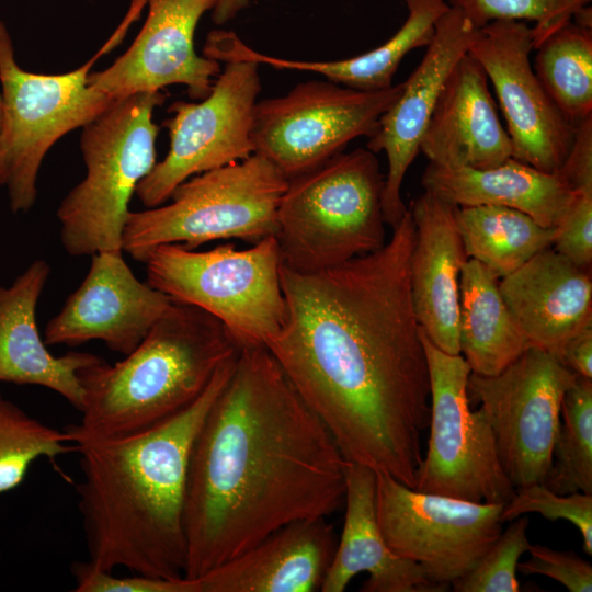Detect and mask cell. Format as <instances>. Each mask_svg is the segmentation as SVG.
<instances>
[{"instance_id": "18", "label": "cell", "mask_w": 592, "mask_h": 592, "mask_svg": "<svg viewBox=\"0 0 592 592\" xmlns=\"http://www.w3.org/2000/svg\"><path fill=\"white\" fill-rule=\"evenodd\" d=\"M477 30L462 12L448 8L436 21L422 60L403 81L401 93L380 116L368 138V150L384 151L387 156L382 207L384 220L391 228L408 210L401 197L402 182L420 152L421 139L444 82L460 57L468 53Z\"/></svg>"}, {"instance_id": "3", "label": "cell", "mask_w": 592, "mask_h": 592, "mask_svg": "<svg viewBox=\"0 0 592 592\" xmlns=\"http://www.w3.org/2000/svg\"><path fill=\"white\" fill-rule=\"evenodd\" d=\"M237 355L217 369L192 405L163 422L124 436L73 443L82 473L78 510L92 566L163 579L184 577L191 452Z\"/></svg>"}, {"instance_id": "42", "label": "cell", "mask_w": 592, "mask_h": 592, "mask_svg": "<svg viewBox=\"0 0 592 592\" xmlns=\"http://www.w3.org/2000/svg\"><path fill=\"white\" fill-rule=\"evenodd\" d=\"M1 555H2V550H1V545H0V558H1Z\"/></svg>"}, {"instance_id": "9", "label": "cell", "mask_w": 592, "mask_h": 592, "mask_svg": "<svg viewBox=\"0 0 592 592\" xmlns=\"http://www.w3.org/2000/svg\"><path fill=\"white\" fill-rule=\"evenodd\" d=\"M144 263L151 287L214 316L240 349L267 346L285 323L282 260L273 235L244 250L230 243L207 251L160 244Z\"/></svg>"}, {"instance_id": "11", "label": "cell", "mask_w": 592, "mask_h": 592, "mask_svg": "<svg viewBox=\"0 0 592 592\" xmlns=\"http://www.w3.org/2000/svg\"><path fill=\"white\" fill-rule=\"evenodd\" d=\"M402 88L403 82L364 91L309 80L285 95L258 101L254 153L271 161L287 180L309 171L342 152L353 139L369 138Z\"/></svg>"}, {"instance_id": "13", "label": "cell", "mask_w": 592, "mask_h": 592, "mask_svg": "<svg viewBox=\"0 0 592 592\" xmlns=\"http://www.w3.org/2000/svg\"><path fill=\"white\" fill-rule=\"evenodd\" d=\"M376 473V471H375ZM376 517L388 547L446 591L502 533L504 504L421 492L376 473Z\"/></svg>"}, {"instance_id": "7", "label": "cell", "mask_w": 592, "mask_h": 592, "mask_svg": "<svg viewBox=\"0 0 592 592\" xmlns=\"http://www.w3.org/2000/svg\"><path fill=\"white\" fill-rule=\"evenodd\" d=\"M167 95L141 92L115 100L82 127L84 179L61 201L57 217L68 254L123 252L129 202L156 162L153 111Z\"/></svg>"}, {"instance_id": "37", "label": "cell", "mask_w": 592, "mask_h": 592, "mask_svg": "<svg viewBox=\"0 0 592 592\" xmlns=\"http://www.w3.org/2000/svg\"><path fill=\"white\" fill-rule=\"evenodd\" d=\"M554 249L578 266L592 263V192H577L568 212L556 227Z\"/></svg>"}, {"instance_id": "25", "label": "cell", "mask_w": 592, "mask_h": 592, "mask_svg": "<svg viewBox=\"0 0 592 592\" xmlns=\"http://www.w3.org/2000/svg\"><path fill=\"white\" fill-rule=\"evenodd\" d=\"M408 16L400 29L380 46L354 57L332 61H305L267 56L244 44L230 31H216L207 46L217 61L251 60L275 69L309 71L338 84L374 91L391 87L394 76L411 50L426 47L435 23L449 8L446 0H405Z\"/></svg>"}, {"instance_id": "27", "label": "cell", "mask_w": 592, "mask_h": 592, "mask_svg": "<svg viewBox=\"0 0 592 592\" xmlns=\"http://www.w3.org/2000/svg\"><path fill=\"white\" fill-rule=\"evenodd\" d=\"M459 346L471 373H500L531 346L500 291L499 278L468 258L459 280Z\"/></svg>"}, {"instance_id": "36", "label": "cell", "mask_w": 592, "mask_h": 592, "mask_svg": "<svg viewBox=\"0 0 592 592\" xmlns=\"http://www.w3.org/2000/svg\"><path fill=\"white\" fill-rule=\"evenodd\" d=\"M530 558L517 563V571L525 574H542L561 583L570 592L592 591V566L572 551L556 550L543 545L531 544Z\"/></svg>"}, {"instance_id": "10", "label": "cell", "mask_w": 592, "mask_h": 592, "mask_svg": "<svg viewBox=\"0 0 592 592\" xmlns=\"http://www.w3.org/2000/svg\"><path fill=\"white\" fill-rule=\"evenodd\" d=\"M431 384L430 436L415 490L454 499L505 504L515 487L500 462L494 436L481 408L467 394L471 373L460 354L435 346L421 329Z\"/></svg>"}, {"instance_id": "33", "label": "cell", "mask_w": 592, "mask_h": 592, "mask_svg": "<svg viewBox=\"0 0 592 592\" xmlns=\"http://www.w3.org/2000/svg\"><path fill=\"white\" fill-rule=\"evenodd\" d=\"M528 519L519 516L499 536L476 566L451 588L456 592H517L516 578L521 556L531 545L527 537Z\"/></svg>"}, {"instance_id": "26", "label": "cell", "mask_w": 592, "mask_h": 592, "mask_svg": "<svg viewBox=\"0 0 592 592\" xmlns=\"http://www.w3.org/2000/svg\"><path fill=\"white\" fill-rule=\"evenodd\" d=\"M421 183L425 192L454 206L513 208L547 228L559 225L577 195L558 172H544L512 157L485 169L430 163Z\"/></svg>"}, {"instance_id": "21", "label": "cell", "mask_w": 592, "mask_h": 592, "mask_svg": "<svg viewBox=\"0 0 592 592\" xmlns=\"http://www.w3.org/2000/svg\"><path fill=\"white\" fill-rule=\"evenodd\" d=\"M500 294L531 345L559 356L592 325L590 269L546 248L499 280Z\"/></svg>"}, {"instance_id": "6", "label": "cell", "mask_w": 592, "mask_h": 592, "mask_svg": "<svg viewBox=\"0 0 592 592\" xmlns=\"http://www.w3.org/2000/svg\"><path fill=\"white\" fill-rule=\"evenodd\" d=\"M145 4L147 0H132L124 20L103 46L79 68L59 75L22 69L7 26L0 21V184L8 189L13 213L27 212L34 205L38 171L54 144L96 118L115 101L91 88L88 77L95 61L123 41Z\"/></svg>"}, {"instance_id": "31", "label": "cell", "mask_w": 592, "mask_h": 592, "mask_svg": "<svg viewBox=\"0 0 592 592\" xmlns=\"http://www.w3.org/2000/svg\"><path fill=\"white\" fill-rule=\"evenodd\" d=\"M75 452L66 429L48 426L7 399L0 390V494L23 483L32 464Z\"/></svg>"}, {"instance_id": "32", "label": "cell", "mask_w": 592, "mask_h": 592, "mask_svg": "<svg viewBox=\"0 0 592 592\" xmlns=\"http://www.w3.org/2000/svg\"><path fill=\"white\" fill-rule=\"evenodd\" d=\"M592 0H446L449 8L467 16L476 27L498 20L531 21L533 49L569 23Z\"/></svg>"}, {"instance_id": "2", "label": "cell", "mask_w": 592, "mask_h": 592, "mask_svg": "<svg viewBox=\"0 0 592 592\" xmlns=\"http://www.w3.org/2000/svg\"><path fill=\"white\" fill-rule=\"evenodd\" d=\"M349 464L269 349H240L191 452L184 577L201 578L286 524L332 514Z\"/></svg>"}, {"instance_id": "1", "label": "cell", "mask_w": 592, "mask_h": 592, "mask_svg": "<svg viewBox=\"0 0 592 592\" xmlns=\"http://www.w3.org/2000/svg\"><path fill=\"white\" fill-rule=\"evenodd\" d=\"M409 212L380 249L333 267L281 265L285 323L267 344L348 462L415 489L431 384L409 275Z\"/></svg>"}, {"instance_id": "22", "label": "cell", "mask_w": 592, "mask_h": 592, "mask_svg": "<svg viewBox=\"0 0 592 592\" xmlns=\"http://www.w3.org/2000/svg\"><path fill=\"white\" fill-rule=\"evenodd\" d=\"M50 273L35 260L8 287L0 285V382L50 389L78 411L84 398L82 372L103 358L86 352L53 355L36 323V307Z\"/></svg>"}, {"instance_id": "28", "label": "cell", "mask_w": 592, "mask_h": 592, "mask_svg": "<svg viewBox=\"0 0 592 592\" xmlns=\"http://www.w3.org/2000/svg\"><path fill=\"white\" fill-rule=\"evenodd\" d=\"M455 219L467 257L499 280L553 246L556 231L523 212L494 205L456 206Z\"/></svg>"}, {"instance_id": "19", "label": "cell", "mask_w": 592, "mask_h": 592, "mask_svg": "<svg viewBox=\"0 0 592 592\" xmlns=\"http://www.w3.org/2000/svg\"><path fill=\"white\" fill-rule=\"evenodd\" d=\"M455 208L425 191L408 208L415 227L409 262L415 317L429 340L452 355L460 354L459 280L468 259Z\"/></svg>"}, {"instance_id": "12", "label": "cell", "mask_w": 592, "mask_h": 592, "mask_svg": "<svg viewBox=\"0 0 592 592\" xmlns=\"http://www.w3.org/2000/svg\"><path fill=\"white\" fill-rule=\"evenodd\" d=\"M576 377L557 355L533 345L496 375L469 374V401L480 403L515 489L545 480L562 398Z\"/></svg>"}, {"instance_id": "41", "label": "cell", "mask_w": 592, "mask_h": 592, "mask_svg": "<svg viewBox=\"0 0 592 592\" xmlns=\"http://www.w3.org/2000/svg\"><path fill=\"white\" fill-rule=\"evenodd\" d=\"M2 123H3V104H2L1 93H0V133L2 129Z\"/></svg>"}, {"instance_id": "35", "label": "cell", "mask_w": 592, "mask_h": 592, "mask_svg": "<svg viewBox=\"0 0 592 592\" xmlns=\"http://www.w3.org/2000/svg\"><path fill=\"white\" fill-rule=\"evenodd\" d=\"M70 572L76 592H202L200 579H163L133 573L117 577L89 561H75Z\"/></svg>"}, {"instance_id": "34", "label": "cell", "mask_w": 592, "mask_h": 592, "mask_svg": "<svg viewBox=\"0 0 592 592\" xmlns=\"http://www.w3.org/2000/svg\"><path fill=\"white\" fill-rule=\"evenodd\" d=\"M527 513H538L550 521L566 520L572 523L582 536L584 551L592 555V494H559L543 482L516 488L513 498L503 505L501 520L504 523Z\"/></svg>"}, {"instance_id": "16", "label": "cell", "mask_w": 592, "mask_h": 592, "mask_svg": "<svg viewBox=\"0 0 592 592\" xmlns=\"http://www.w3.org/2000/svg\"><path fill=\"white\" fill-rule=\"evenodd\" d=\"M214 2L147 0V19L134 42L110 67L90 72L89 86L118 100L183 84L192 100H203L221 68L195 52L194 33Z\"/></svg>"}, {"instance_id": "8", "label": "cell", "mask_w": 592, "mask_h": 592, "mask_svg": "<svg viewBox=\"0 0 592 592\" xmlns=\"http://www.w3.org/2000/svg\"><path fill=\"white\" fill-rule=\"evenodd\" d=\"M286 185L285 175L258 153L193 175L174 189L170 203L129 212L123 251L144 263L160 244L194 250L230 238L255 243L275 235Z\"/></svg>"}, {"instance_id": "38", "label": "cell", "mask_w": 592, "mask_h": 592, "mask_svg": "<svg viewBox=\"0 0 592 592\" xmlns=\"http://www.w3.org/2000/svg\"><path fill=\"white\" fill-rule=\"evenodd\" d=\"M576 192H592V117L574 130L570 149L557 171Z\"/></svg>"}, {"instance_id": "17", "label": "cell", "mask_w": 592, "mask_h": 592, "mask_svg": "<svg viewBox=\"0 0 592 592\" xmlns=\"http://www.w3.org/2000/svg\"><path fill=\"white\" fill-rule=\"evenodd\" d=\"M172 304L134 275L122 252H99L82 283L47 322L44 342L78 346L99 340L127 355Z\"/></svg>"}, {"instance_id": "14", "label": "cell", "mask_w": 592, "mask_h": 592, "mask_svg": "<svg viewBox=\"0 0 592 592\" xmlns=\"http://www.w3.org/2000/svg\"><path fill=\"white\" fill-rule=\"evenodd\" d=\"M225 64L206 98L170 105L172 116L163 123L169 130V151L135 191L146 208L166 203L191 177L254 153L252 125L261 91L260 65L251 60Z\"/></svg>"}, {"instance_id": "15", "label": "cell", "mask_w": 592, "mask_h": 592, "mask_svg": "<svg viewBox=\"0 0 592 592\" xmlns=\"http://www.w3.org/2000/svg\"><path fill=\"white\" fill-rule=\"evenodd\" d=\"M533 36L523 21L478 27L468 53L491 82L512 144V158L544 172L561 167L576 128L546 93L531 64Z\"/></svg>"}, {"instance_id": "40", "label": "cell", "mask_w": 592, "mask_h": 592, "mask_svg": "<svg viewBox=\"0 0 592 592\" xmlns=\"http://www.w3.org/2000/svg\"><path fill=\"white\" fill-rule=\"evenodd\" d=\"M212 20L217 25L228 23L242 10L249 7L251 0H214Z\"/></svg>"}, {"instance_id": "23", "label": "cell", "mask_w": 592, "mask_h": 592, "mask_svg": "<svg viewBox=\"0 0 592 592\" xmlns=\"http://www.w3.org/2000/svg\"><path fill=\"white\" fill-rule=\"evenodd\" d=\"M337 543L327 517L292 522L198 578L202 592L316 591Z\"/></svg>"}, {"instance_id": "20", "label": "cell", "mask_w": 592, "mask_h": 592, "mask_svg": "<svg viewBox=\"0 0 592 592\" xmlns=\"http://www.w3.org/2000/svg\"><path fill=\"white\" fill-rule=\"evenodd\" d=\"M430 163L444 168L485 169L512 157L489 80L480 64L466 53L441 90L420 143Z\"/></svg>"}, {"instance_id": "5", "label": "cell", "mask_w": 592, "mask_h": 592, "mask_svg": "<svg viewBox=\"0 0 592 592\" xmlns=\"http://www.w3.org/2000/svg\"><path fill=\"white\" fill-rule=\"evenodd\" d=\"M384 181L367 148L342 151L288 179L274 235L282 264L316 273L380 249Z\"/></svg>"}, {"instance_id": "29", "label": "cell", "mask_w": 592, "mask_h": 592, "mask_svg": "<svg viewBox=\"0 0 592 592\" xmlns=\"http://www.w3.org/2000/svg\"><path fill=\"white\" fill-rule=\"evenodd\" d=\"M534 49L533 69L565 119L576 128L592 117V29L571 20Z\"/></svg>"}, {"instance_id": "4", "label": "cell", "mask_w": 592, "mask_h": 592, "mask_svg": "<svg viewBox=\"0 0 592 592\" xmlns=\"http://www.w3.org/2000/svg\"><path fill=\"white\" fill-rule=\"evenodd\" d=\"M239 350L214 316L173 300L124 360L82 372L81 419L65 429L76 443L152 428L192 405Z\"/></svg>"}, {"instance_id": "39", "label": "cell", "mask_w": 592, "mask_h": 592, "mask_svg": "<svg viewBox=\"0 0 592 592\" xmlns=\"http://www.w3.org/2000/svg\"><path fill=\"white\" fill-rule=\"evenodd\" d=\"M558 357L577 375L592 378V325L569 339Z\"/></svg>"}, {"instance_id": "30", "label": "cell", "mask_w": 592, "mask_h": 592, "mask_svg": "<svg viewBox=\"0 0 592 592\" xmlns=\"http://www.w3.org/2000/svg\"><path fill=\"white\" fill-rule=\"evenodd\" d=\"M543 483L559 494H592V378L577 375L563 395L553 463Z\"/></svg>"}, {"instance_id": "24", "label": "cell", "mask_w": 592, "mask_h": 592, "mask_svg": "<svg viewBox=\"0 0 592 592\" xmlns=\"http://www.w3.org/2000/svg\"><path fill=\"white\" fill-rule=\"evenodd\" d=\"M375 497L376 473L350 463L343 528L320 590L343 592L356 574L366 572L363 592H442L418 563L388 547L378 526Z\"/></svg>"}]
</instances>
